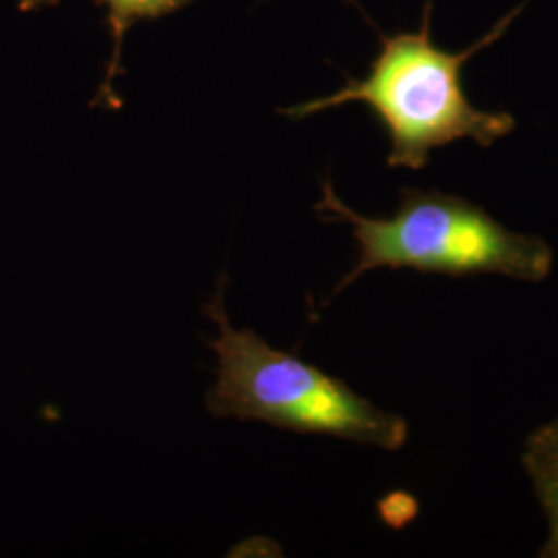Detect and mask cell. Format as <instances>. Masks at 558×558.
Here are the masks:
<instances>
[{"mask_svg": "<svg viewBox=\"0 0 558 558\" xmlns=\"http://www.w3.org/2000/svg\"><path fill=\"white\" fill-rule=\"evenodd\" d=\"M523 468L534 484L539 507L548 519V539L539 550V557L558 558V463L523 456Z\"/></svg>", "mask_w": 558, "mask_h": 558, "instance_id": "cell-5", "label": "cell"}, {"mask_svg": "<svg viewBox=\"0 0 558 558\" xmlns=\"http://www.w3.org/2000/svg\"><path fill=\"white\" fill-rule=\"evenodd\" d=\"M430 9L433 0L424 9L418 32L380 34L383 48L366 77L348 80L331 96L279 112L304 120L345 104H364L387 131L391 143L387 163L408 170L426 168L435 149L456 141L470 140L480 147H490L509 137L518 126L515 117L476 108L463 89L461 73L463 64L482 48L500 40L523 7L502 17L493 32L463 52H447L433 41Z\"/></svg>", "mask_w": 558, "mask_h": 558, "instance_id": "cell-1", "label": "cell"}, {"mask_svg": "<svg viewBox=\"0 0 558 558\" xmlns=\"http://www.w3.org/2000/svg\"><path fill=\"white\" fill-rule=\"evenodd\" d=\"M221 276L205 313L220 336L207 345L218 356V380L205 403L214 418L259 420L300 435H325L399 451L410 424L377 408L345 380L269 345L251 329H236L226 313Z\"/></svg>", "mask_w": 558, "mask_h": 558, "instance_id": "cell-3", "label": "cell"}, {"mask_svg": "<svg viewBox=\"0 0 558 558\" xmlns=\"http://www.w3.org/2000/svg\"><path fill=\"white\" fill-rule=\"evenodd\" d=\"M523 456L558 463V418L542 424L527 437Z\"/></svg>", "mask_w": 558, "mask_h": 558, "instance_id": "cell-6", "label": "cell"}, {"mask_svg": "<svg viewBox=\"0 0 558 558\" xmlns=\"http://www.w3.org/2000/svg\"><path fill=\"white\" fill-rule=\"evenodd\" d=\"M315 211L323 221L348 223L359 246L354 267L327 302L375 269L451 278L495 274L539 283L555 265L546 240L513 232L476 203L440 191L403 189L393 216L368 218L348 207L325 180Z\"/></svg>", "mask_w": 558, "mask_h": 558, "instance_id": "cell-2", "label": "cell"}, {"mask_svg": "<svg viewBox=\"0 0 558 558\" xmlns=\"http://www.w3.org/2000/svg\"><path fill=\"white\" fill-rule=\"evenodd\" d=\"M57 0H21L23 11L32 9H41L46 4H52ZM101 7H106L108 15V27L112 36V50H110V60H108V71L106 80L101 85V98L104 100H114L112 94V81L117 77L120 69V57H122V44L135 21L160 20L174 11L189 4L191 0H96Z\"/></svg>", "mask_w": 558, "mask_h": 558, "instance_id": "cell-4", "label": "cell"}]
</instances>
